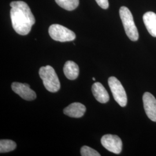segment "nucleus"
<instances>
[{"label":"nucleus","mask_w":156,"mask_h":156,"mask_svg":"<svg viewBox=\"0 0 156 156\" xmlns=\"http://www.w3.org/2000/svg\"><path fill=\"white\" fill-rule=\"evenodd\" d=\"M10 6L12 24L14 30L19 35H27L35 23V17L30 7L22 1H13Z\"/></svg>","instance_id":"1"},{"label":"nucleus","mask_w":156,"mask_h":156,"mask_svg":"<svg viewBox=\"0 0 156 156\" xmlns=\"http://www.w3.org/2000/svg\"><path fill=\"white\" fill-rule=\"evenodd\" d=\"M46 89L51 93H56L60 89V83L55 69L50 66L42 67L39 71Z\"/></svg>","instance_id":"2"},{"label":"nucleus","mask_w":156,"mask_h":156,"mask_svg":"<svg viewBox=\"0 0 156 156\" xmlns=\"http://www.w3.org/2000/svg\"><path fill=\"white\" fill-rule=\"evenodd\" d=\"M119 14L127 37L132 41H138L139 34L131 12L127 7L122 6L119 10Z\"/></svg>","instance_id":"3"},{"label":"nucleus","mask_w":156,"mask_h":156,"mask_svg":"<svg viewBox=\"0 0 156 156\" xmlns=\"http://www.w3.org/2000/svg\"><path fill=\"white\" fill-rule=\"evenodd\" d=\"M49 34L53 40L62 42L73 41L76 38V35L73 31L57 24L50 26Z\"/></svg>","instance_id":"4"},{"label":"nucleus","mask_w":156,"mask_h":156,"mask_svg":"<svg viewBox=\"0 0 156 156\" xmlns=\"http://www.w3.org/2000/svg\"><path fill=\"white\" fill-rule=\"evenodd\" d=\"M108 84L114 99L120 106L124 107L127 103V97L123 85L117 78L111 76L108 79Z\"/></svg>","instance_id":"5"},{"label":"nucleus","mask_w":156,"mask_h":156,"mask_svg":"<svg viewBox=\"0 0 156 156\" xmlns=\"http://www.w3.org/2000/svg\"><path fill=\"white\" fill-rule=\"evenodd\" d=\"M101 142L106 149L115 154H120L122 151V141L117 135H105L102 137Z\"/></svg>","instance_id":"6"},{"label":"nucleus","mask_w":156,"mask_h":156,"mask_svg":"<svg viewBox=\"0 0 156 156\" xmlns=\"http://www.w3.org/2000/svg\"><path fill=\"white\" fill-rule=\"evenodd\" d=\"M12 89L23 99L27 101H33L37 98L35 92L30 89L29 84L19 82L12 84Z\"/></svg>","instance_id":"7"},{"label":"nucleus","mask_w":156,"mask_h":156,"mask_svg":"<svg viewBox=\"0 0 156 156\" xmlns=\"http://www.w3.org/2000/svg\"><path fill=\"white\" fill-rule=\"evenodd\" d=\"M143 102L145 112L151 121L156 122V99L149 92L143 95Z\"/></svg>","instance_id":"8"},{"label":"nucleus","mask_w":156,"mask_h":156,"mask_svg":"<svg viewBox=\"0 0 156 156\" xmlns=\"http://www.w3.org/2000/svg\"><path fill=\"white\" fill-rule=\"evenodd\" d=\"M86 111V108L79 102H74L64 109V113L67 116L74 118L82 117Z\"/></svg>","instance_id":"9"},{"label":"nucleus","mask_w":156,"mask_h":156,"mask_svg":"<svg viewBox=\"0 0 156 156\" xmlns=\"http://www.w3.org/2000/svg\"><path fill=\"white\" fill-rule=\"evenodd\" d=\"M92 92L95 98L102 104H105L109 100V95L103 86L100 82H96L92 86Z\"/></svg>","instance_id":"10"},{"label":"nucleus","mask_w":156,"mask_h":156,"mask_svg":"<svg viewBox=\"0 0 156 156\" xmlns=\"http://www.w3.org/2000/svg\"><path fill=\"white\" fill-rule=\"evenodd\" d=\"M143 20L148 32L151 36L156 37V14L153 12L145 13Z\"/></svg>","instance_id":"11"},{"label":"nucleus","mask_w":156,"mask_h":156,"mask_svg":"<svg viewBox=\"0 0 156 156\" xmlns=\"http://www.w3.org/2000/svg\"><path fill=\"white\" fill-rule=\"evenodd\" d=\"M63 71L66 76L69 80L76 79L79 73V68L78 65L73 61H68L66 62Z\"/></svg>","instance_id":"12"},{"label":"nucleus","mask_w":156,"mask_h":156,"mask_svg":"<svg viewBox=\"0 0 156 156\" xmlns=\"http://www.w3.org/2000/svg\"><path fill=\"white\" fill-rule=\"evenodd\" d=\"M58 5L67 11L75 9L79 4V0H55Z\"/></svg>","instance_id":"13"},{"label":"nucleus","mask_w":156,"mask_h":156,"mask_svg":"<svg viewBox=\"0 0 156 156\" xmlns=\"http://www.w3.org/2000/svg\"><path fill=\"white\" fill-rule=\"evenodd\" d=\"M16 147V144L9 140H2L0 141V152L1 153L9 152L14 151Z\"/></svg>","instance_id":"14"},{"label":"nucleus","mask_w":156,"mask_h":156,"mask_svg":"<svg viewBox=\"0 0 156 156\" xmlns=\"http://www.w3.org/2000/svg\"><path fill=\"white\" fill-rule=\"evenodd\" d=\"M80 153L82 156H101L100 154L98 151L87 146H84L81 148Z\"/></svg>","instance_id":"15"},{"label":"nucleus","mask_w":156,"mask_h":156,"mask_svg":"<svg viewBox=\"0 0 156 156\" xmlns=\"http://www.w3.org/2000/svg\"><path fill=\"white\" fill-rule=\"evenodd\" d=\"M98 5L102 9H106L109 7L108 0H95Z\"/></svg>","instance_id":"16"},{"label":"nucleus","mask_w":156,"mask_h":156,"mask_svg":"<svg viewBox=\"0 0 156 156\" xmlns=\"http://www.w3.org/2000/svg\"><path fill=\"white\" fill-rule=\"evenodd\" d=\"M93 80H95V78H93Z\"/></svg>","instance_id":"17"}]
</instances>
